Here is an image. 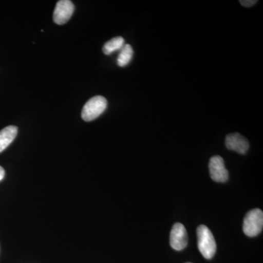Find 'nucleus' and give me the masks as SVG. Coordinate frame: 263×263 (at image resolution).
<instances>
[{
	"label": "nucleus",
	"instance_id": "f257e3e1",
	"mask_svg": "<svg viewBox=\"0 0 263 263\" xmlns=\"http://www.w3.org/2000/svg\"><path fill=\"white\" fill-rule=\"evenodd\" d=\"M197 247L205 259H212L216 253V243L212 231L205 226H200L197 229Z\"/></svg>",
	"mask_w": 263,
	"mask_h": 263
},
{
	"label": "nucleus",
	"instance_id": "f03ea898",
	"mask_svg": "<svg viewBox=\"0 0 263 263\" xmlns=\"http://www.w3.org/2000/svg\"><path fill=\"white\" fill-rule=\"evenodd\" d=\"M108 102L103 96H95L90 99L83 108L81 117L85 122H91L100 117L107 108Z\"/></svg>",
	"mask_w": 263,
	"mask_h": 263
},
{
	"label": "nucleus",
	"instance_id": "7ed1b4c3",
	"mask_svg": "<svg viewBox=\"0 0 263 263\" xmlns=\"http://www.w3.org/2000/svg\"><path fill=\"white\" fill-rule=\"evenodd\" d=\"M262 211L259 209H254L247 213L243 220V233L247 236L255 237L262 232Z\"/></svg>",
	"mask_w": 263,
	"mask_h": 263
},
{
	"label": "nucleus",
	"instance_id": "20e7f679",
	"mask_svg": "<svg viewBox=\"0 0 263 263\" xmlns=\"http://www.w3.org/2000/svg\"><path fill=\"white\" fill-rule=\"evenodd\" d=\"M209 171L213 181L216 182H226L229 178V174L224 165V160L220 156H214L211 158Z\"/></svg>",
	"mask_w": 263,
	"mask_h": 263
},
{
	"label": "nucleus",
	"instance_id": "39448f33",
	"mask_svg": "<svg viewBox=\"0 0 263 263\" xmlns=\"http://www.w3.org/2000/svg\"><path fill=\"white\" fill-rule=\"evenodd\" d=\"M74 9L75 6L70 0H60L53 12V22L59 25L67 23L73 14Z\"/></svg>",
	"mask_w": 263,
	"mask_h": 263
},
{
	"label": "nucleus",
	"instance_id": "423d86ee",
	"mask_svg": "<svg viewBox=\"0 0 263 263\" xmlns=\"http://www.w3.org/2000/svg\"><path fill=\"white\" fill-rule=\"evenodd\" d=\"M171 247L176 251L186 248L188 245V235L186 228L181 223H176L173 226L170 236Z\"/></svg>",
	"mask_w": 263,
	"mask_h": 263
},
{
	"label": "nucleus",
	"instance_id": "0eeeda50",
	"mask_svg": "<svg viewBox=\"0 0 263 263\" xmlns=\"http://www.w3.org/2000/svg\"><path fill=\"white\" fill-rule=\"evenodd\" d=\"M226 145L229 150L234 151L238 153L245 155L249 150V142L239 133H233L226 137Z\"/></svg>",
	"mask_w": 263,
	"mask_h": 263
},
{
	"label": "nucleus",
	"instance_id": "6e6552de",
	"mask_svg": "<svg viewBox=\"0 0 263 263\" xmlns=\"http://www.w3.org/2000/svg\"><path fill=\"white\" fill-rule=\"evenodd\" d=\"M17 133L18 127L13 125L8 126L0 131V153L14 141Z\"/></svg>",
	"mask_w": 263,
	"mask_h": 263
},
{
	"label": "nucleus",
	"instance_id": "1a4fd4ad",
	"mask_svg": "<svg viewBox=\"0 0 263 263\" xmlns=\"http://www.w3.org/2000/svg\"><path fill=\"white\" fill-rule=\"evenodd\" d=\"M124 46V40L122 37H116L112 38L108 41L103 46V53L106 55H110L114 51L122 49Z\"/></svg>",
	"mask_w": 263,
	"mask_h": 263
},
{
	"label": "nucleus",
	"instance_id": "9d476101",
	"mask_svg": "<svg viewBox=\"0 0 263 263\" xmlns=\"http://www.w3.org/2000/svg\"><path fill=\"white\" fill-rule=\"evenodd\" d=\"M133 49L130 45H124V47L121 49L120 53L117 59L118 65L120 67H125L130 62L133 58Z\"/></svg>",
	"mask_w": 263,
	"mask_h": 263
},
{
	"label": "nucleus",
	"instance_id": "9b49d317",
	"mask_svg": "<svg viewBox=\"0 0 263 263\" xmlns=\"http://www.w3.org/2000/svg\"><path fill=\"white\" fill-rule=\"evenodd\" d=\"M257 3L256 0H243V1H240V5L246 7V8H250V7L253 6Z\"/></svg>",
	"mask_w": 263,
	"mask_h": 263
},
{
	"label": "nucleus",
	"instance_id": "f8f14e48",
	"mask_svg": "<svg viewBox=\"0 0 263 263\" xmlns=\"http://www.w3.org/2000/svg\"><path fill=\"white\" fill-rule=\"evenodd\" d=\"M5 174V170L3 169V167H1V166H0V181H2V180L4 179Z\"/></svg>",
	"mask_w": 263,
	"mask_h": 263
},
{
	"label": "nucleus",
	"instance_id": "ddd939ff",
	"mask_svg": "<svg viewBox=\"0 0 263 263\" xmlns=\"http://www.w3.org/2000/svg\"><path fill=\"white\" fill-rule=\"evenodd\" d=\"M187 263H191V262H187Z\"/></svg>",
	"mask_w": 263,
	"mask_h": 263
}]
</instances>
